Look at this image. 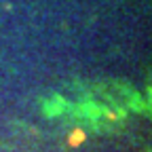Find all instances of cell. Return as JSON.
<instances>
[{
  "mask_svg": "<svg viewBox=\"0 0 152 152\" xmlns=\"http://www.w3.org/2000/svg\"><path fill=\"white\" fill-rule=\"evenodd\" d=\"M85 140H87V133L83 129H74V131H70V135H68V146L76 148V146H80Z\"/></svg>",
  "mask_w": 152,
  "mask_h": 152,
  "instance_id": "cell-1",
  "label": "cell"
}]
</instances>
